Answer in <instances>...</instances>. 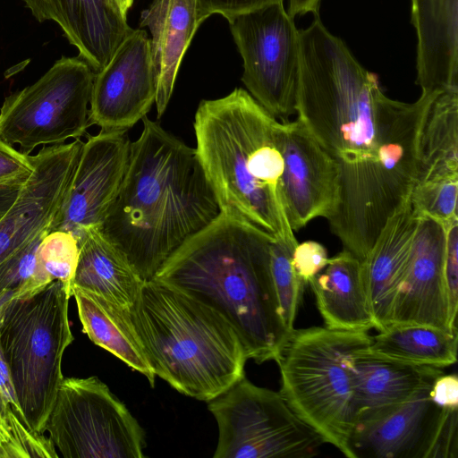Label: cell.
<instances>
[{
    "label": "cell",
    "mask_w": 458,
    "mask_h": 458,
    "mask_svg": "<svg viewBox=\"0 0 458 458\" xmlns=\"http://www.w3.org/2000/svg\"><path fill=\"white\" fill-rule=\"evenodd\" d=\"M299 35L297 119L338 162V204H345L394 165L399 145L387 139L408 104L386 97L318 16Z\"/></svg>",
    "instance_id": "1"
},
{
    "label": "cell",
    "mask_w": 458,
    "mask_h": 458,
    "mask_svg": "<svg viewBox=\"0 0 458 458\" xmlns=\"http://www.w3.org/2000/svg\"><path fill=\"white\" fill-rule=\"evenodd\" d=\"M142 123L99 229L147 282L221 210L196 149L147 116Z\"/></svg>",
    "instance_id": "2"
},
{
    "label": "cell",
    "mask_w": 458,
    "mask_h": 458,
    "mask_svg": "<svg viewBox=\"0 0 458 458\" xmlns=\"http://www.w3.org/2000/svg\"><path fill=\"white\" fill-rule=\"evenodd\" d=\"M270 235L225 211L188 239L153 279L218 311L239 336L248 359L276 360L289 335L270 264Z\"/></svg>",
    "instance_id": "3"
},
{
    "label": "cell",
    "mask_w": 458,
    "mask_h": 458,
    "mask_svg": "<svg viewBox=\"0 0 458 458\" xmlns=\"http://www.w3.org/2000/svg\"><path fill=\"white\" fill-rule=\"evenodd\" d=\"M278 121L236 88L200 101L194 117L195 148L221 211L235 214L275 240L298 243L281 202L284 159Z\"/></svg>",
    "instance_id": "4"
},
{
    "label": "cell",
    "mask_w": 458,
    "mask_h": 458,
    "mask_svg": "<svg viewBox=\"0 0 458 458\" xmlns=\"http://www.w3.org/2000/svg\"><path fill=\"white\" fill-rule=\"evenodd\" d=\"M130 316L156 376L178 392L209 402L244 377L248 357L235 330L182 291L144 282Z\"/></svg>",
    "instance_id": "5"
},
{
    "label": "cell",
    "mask_w": 458,
    "mask_h": 458,
    "mask_svg": "<svg viewBox=\"0 0 458 458\" xmlns=\"http://www.w3.org/2000/svg\"><path fill=\"white\" fill-rule=\"evenodd\" d=\"M368 332L311 327L293 329L276 361L280 394L325 441L352 458L355 423L352 369L370 344Z\"/></svg>",
    "instance_id": "6"
},
{
    "label": "cell",
    "mask_w": 458,
    "mask_h": 458,
    "mask_svg": "<svg viewBox=\"0 0 458 458\" xmlns=\"http://www.w3.org/2000/svg\"><path fill=\"white\" fill-rule=\"evenodd\" d=\"M72 297L55 280L35 294L10 301L0 316V348L30 428L45 426L64 377L61 365L73 341L68 318Z\"/></svg>",
    "instance_id": "7"
},
{
    "label": "cell",
    "mask_w": 458,
    "mask_h": 458,
    "mask_svg": "<svg viewBox=\"0 0 458 458\" xmlns=\"http://www.w3.org/2000/svg\"><path fill=\"white\" fill-rule=\"evenodd\" d=\"M94 78L80 57L55 61L36 82L5 98L0 108V140L30 155L39 145L85 136L91 126Z\"/></svg>",
    "instance_id": "8"
},
{
    "label": "cell",
    "mask_w": 458,
    "mask_h": 458,
    "mask_svg": "<svg viewBox=\"0 0 458 458\" xmlns=\"http://www.w3.org/2000/svg\"><path fill=\"white\" fill-rule=\"evenodd\" d=\"M218 425L215 458H311L326 444L278 392L243 377L209 401Z\"/></svg>",
    "instance_id": "9"
},
{
    "label": "cell",
    "mask_w": 458,
    "mask_h": 458,
    "mask_svg": "<svg viewBox=\"0 0 458 458\" xmlns=\"http://www.w3.org/2000/svg\"><path fill=\"white\" fill-rule=\"evenodd\" d=\"M65 458H143L145 434L97 377H63L45 433Z\"/></svg>",
    "instance_id": "10"
},
{
    "label": "cell",
    "mask_w": 458,
    "mask_h": 458,
    "mask_svg": "<svg viewBox=\"0 0 458 458\" xmlns=\"http://www.w3.org/2000/svg\"><path fill=\"white\" fill-rule=\"evenodd\" d=\"M243 61L242 81L275 117L296 113L299 30L283 3L270 4L228 20Z\"/></svg>",
    "instance_id": "11"
},
{
    "label": "cell",
    "mask_w": 458,
    "mask_h": 458,
    "mask_svg": "<svg viewBox=\"0 0 458 458\" xmlns=\"http://www.w3.org/2000/svg\"><path fill=\"white\" fill-rule=\"evenodd\" d=\"M431 386L403 403L359 418L350 437L352 458H456L457 408L436 404Z\"/></svg>",
    "instance_id": "12"
},
{
    "label": "cell",
    "mask_w": 458,
    "mask_h": 458,
    "mask_svg": "<svg viewBox=\"0 0 458 458\" xmlns=\"http://www.w3.org/2000/svg\"><path fill=\"white\" fill-rule=\"evenodd\" d=\"M276 140L284 159L281 202L290 228L328 219L339 202L338 162L298 119L278 122Z\"/></svg>",
    "instance_id": "13"
},
{
    "label": "cell",
    "mask_w": 458,
    "mask_h": 458,
    "mask_svg": "<svg viewBox=\"0 0 458 458\" xmlns=\"http://www.w3.org/2000/svg\"><path fill=\"white\" fill-rule=\"evenodd\" d=\"M84 141L54 144L31 156L33 170L13 204L0 219V264L51 225L78 165Z\"/></svg>",
    "instance_id": "14"
},
{
    "label": "cell",
    "mask_w": 458,
    "mask_h": 458,
    "mask_svg": "<svg viewBox=\"0 0 458 458\" xmlns=\"http://www.w3.org/2000/svg\"><path fill=\"white\" fill-rule=\"evenodd\" d=\"M157 77L146 30H131L95 73L89 119L101 131H128L155 103Z\"/></svg>",
    "instance_id": "15"
},
{
    "label": "cell",
    "mask_w": 458,
    "mask_h": 458,
    "mask_svg": "<svg viewBox=\"0 0 458 458\" xmlns=\"http://www.w3.org/2000/svg\"><path fill=\"white\" fill-rule=\"evenodd\" d=\"M131 140L126 131L89 135L51 231L72 233L99 227L114 204L123 180Z\"/></svg>",
    "instance_id": "16"
},
{
    "label": "cell",
    "mask_w": 458,
    "mask_h": 458,
    "mask_svg": "<svg viewBox=\"0 0 458 458\" xmlns=\"http://www.w3.org/2000/svg\"><path fill=\"white\" fill-rule=\"evenodd\" d=\"M445 255V228L429 217L420 216L390 325H425L458 331L450 321Z\"/></svg>",
    "instance_id": "17"
},
{
    "label": "cell",
    "mask_w": 458,
    "mask_h": 458,
    "mask_svg": "<svg viewBox=\"0 0 458 458\" xmlns=\"http://www.w3.org/2000/svg\"><path fill=\"white\" fill-rule=\"evenodd\" d=\"M420 216L409 198L387 220L361 261L374 328L390 325L397 292L408 267Z\"/></svg>",
    "instance_id": "18"
},
{
    "label": "cell",
    "mask_w": 458,
    "mask_h": 458,
    "mask_svg": "<svg viewBox=\"0 0 458 458\" xmlns=\"http://www.w3.org/2000/svg\"><path fill=\"white\" fill-rule=\"evenodd\" d=\"M458 0H412L421 94L458 89Z\"/></svg>",
    "instance_id": "19"
},
{
    "label": "cell",
    "mask_w": 458,
    "mask_h": 458,
    "mask_svg": "<svg viewBox=\"0 0 458 458\" xmlns=\"http://www.w3.org/2000/svg\"><path fill=\"white\" fill-rule=\"evenodd\" d=\"M202 22L197 0H152L141 13L140 27L148 28L151 35L158 118L168 106L184 54Z\"/></svg>",
    "instance_id": "20"
},
{
    "label": "cell",
    "mask_w": 458,
    "mask_h": 458,
    "mask_svg": "<svg viewBox=\"0 0 458 458\" xmlns=\"http://www.w3.org/2000/svg\"><path fill=\"white\" fill-rule=\"evenodd\" d=\"M443 373L441 368L389 359L369 347L362 350L352 369L355 421L408 401Z\"/></svg>",
    "instance_id": "21"
},
{
    "label": "cell",
    "mask_w": 458,
    "mask_h": 458,
    "mask_svg": "<svg viewBox=\"0 0 458 458\" xmlns=\"http://www.w3.org/2000/svg\"><path fill=\"white\" fill-rule=\"evenodd\" d=\"M329 328L368 332L374 328L361 261L343 250L309 284Z\"/></svg>",
    "instance_id": "22"
},
{
    "label": "cell",
    "mask_w": 458,
    "mask_h": 458,
    "mask_svg": "<svg viewBox=\"0 0 458 458\" xmlns=\"http://www.w3.org/2000/svg\"><path fill=\"white\" fill-rule=\"evenodd\" d=\"M55 21L96 73L131 28L113 0H53Z\"/></svg>",
    "instance_id": "23"
},
{
    "label": "cell",
    "mask_w": 458,
    "mask_h": 458,
    "mask_svg": "<svg viewBox=\"0 0 458 458\" xmlns=\"http://www.w3.org/2000/svg\"><path fill=\"white\" fill-rule=\"evenodd\" d=\"M78 242L80 250L72 287L89 291L130 309L144 281L124 254L98 226L83 230Z\"/></svg>",
    "instance_id": "24"
},
{
    "label": "cell",
    "mask_w": 458,
    "mask_h": 458,
    "mask_svg": "<svg viewBox=\"0 0 458 458\" xmlns=\"http://www.w3.org/2000/svg\"><path fill=\"white\" fill-rule=\"evenodd\" d=\"M458 177V89L431 94L421 114L414 185Z\"/></svg>",
    "instance_id": "25"
},
{
    "label": "cell",
    "mask_w": 458,
    "mask_h": 458,
    "mask_svg": "<svg viewBox=\"0 0 458 458\" xmlns=\"http://www.w3.org/2000/svg\"><path fill=\"white\" fill-rule=\"evenodd\" d=\"M72 295L77 304L83 332L89 338L143 374L153 387L156 374L132 325L130 309L75 286Z\"/></svg>",
    "instance_id": "26"
},
{
    "label": "cell",
    "mask_w": 458,
    "mask_h": 458,
    "mask_svg": "<svg viewBox=\"0 0 458 458\" xmlns=\"http://www.w3.org/2000/svg\"><path fill=\"white\" fill-rule=\"evenodd\" d=\"M458 331L425 325H390L371 336L376 354L418 365L445 368L457 360Z\"/></svg>",
    "instance_id": "27"
},
{
    "label": "cell",
    "mask_w": 458,
    "mask_h": 458,
    "mask_svg": "<svg viewBox=\"0 0 458 458\" xmlns=\"http://www.w3.org/2000/svg\"><path fill=\"white\" fill-rule=\"evenodd\" d=\"M58 457L48 437L33 431L12 410L0 386V458Z\"/></svg>",
    "instance_id": "28"
},
{
    "label": "cell",
    "mask_w": 458,
    "mask_h": 458,
    "mask_svg": "<svg viewBox=\"0 0 458 458\" xmlns=\"http://www.w3.org/2000/svg\"><path fill=\"white\" fill-rule=\"evenodd\" d=\"M297 244L283 240H274L270 244L272 277L281 315L289 333L294 329V321L306 285L292 264L293 251Z\"/></svg>",
    "instance_id": "29"
},
{
    "label": "cell",
    "mask_w": 458,
    "mask_h": 458,
    "mask_svg": "<svg viewBox=\"0 0 458 458\" xmlns=\"http://www.w3.org/2000/svg\"><path fill=\"white\" fill-rule=\"evenodd\" d=\"M79 250L77 238L72 233L62 230L48 232L38 250L41 272L49 282L58 280L64 283L71 295Z\"/></svg>",
    "instance_id": "30"
},
{
    "label": "cell",
    "mask_w": 458,
    "mask_h": 458,
    "mask_svg": "<svg viewBox=\"0 0 458 458\" xmlns=\"http://www.w3.org/2000/svg\"><path fill=\"white\" fill-rule=\"evenodd\" d=\"M458 177H445L414 185L410 199L420 216L445 228L457 216Z\"/></svg>",
    "instance_id": "31"
},
{
    "label": "cell",
    "mask_w": 458,
    "mask_h": 458,
    "mask_svg": "<svg viewBox=\"0 0 458 458\" xmlns=\"http://www.w3.org/2000/svg\"><path fill=\"white\" fill-rule=\"evenodd\" d=\"M445 276L450 321L457 329L458 310V219L445 227Z\"/></svg>",
    "instance_id": "32"
},
{
    "label": "cell",
    "mask_w": 458,
    "mask_h": 458,
    "mask_svg": "<svg viewBox=\"0 0 458 458\" xmlns=\"http://www.w3.org/2000/svg\"><path fill=\"white\" fill-rule=\"evenodd\" d=\"M326 248L315 241L298 243L292 255L293 267L305 284L320 273L328 262Z\"/></svg>",
    "instance_id": "33"
},
{
    "label": "cell",
    "mask_w": 458,
    "mask_h": 458,
    "mask_svg": "<svg viewBox=\"0 0 458 458\" xmlns=\"http://www.w3.org/2000/svg\"><path fill=\"white\" fill-rule=\"evenodd\" d=\"M284 0H197L199 14L204 21L212 14H220L225 19L231 18L270 4L283 3Z\"/></svg>",
    "instance_id": "34"
},
{
    "label": "cell",
    "mask_w": 458,
    "mask_h": 458,
    "mask_svg": "<svg viewBox=\"0 0 458 458\" xmlns=\"http://www.w3.org/2000/svg\"><path fill=\"white\" fill-rule=\"evenodd\" d=\"M32 170L30 155H23L0 140V183L29 177Z\"/></svg>",
    "instance_id": "35"
},
{
    "label": "cell",
    "mask_w": 458,
    "mask_h": 458,
    "mask_svg": "<svg viewBox=\"0 0 458 458\" xmlns=\"http://www.w3.org/2000/svg\"><path fill=\"white\" fill-rule=\"evenodd\" d=\"M429 395L431 400L443 408H458V377L456 374L437 377L433 382Z\"/></svg>",
    "instance_id": "36"
},
{
    "label": "cell",
    "mask_w": 458,
    "mask_h": 458,
    "mask_svg": "<svg viewBox=\"0 0 458 458\" xmlns=\"http://www.w3.org/2000/svg\"><path fill=\"white\" fill-rule=\"evenodd\" d=\"M29 177H21L0 183V219L13 204Z\"/></svg>",
    "instance_id": "37"
},
{
    "label": "cell",
    "mask_w": 458,
    "mask_h": 458,
    "mask_svg": "<svg viewBox=\"0 0 458 458\" xmlns=\"http://www.w3.org/2000/svg\"><path fill=\"white\" fill-rule=\"evenodd\" d=\"M320 2L321 0H290L287 13L292 18L307 13L318 16Z\"/></svg>",
    "instance_id": "38"
},
{
    "label": "cell",
    "mask_w": 458,
    "mask_h": 458,
    "mask_svg": "<svg viewBox=\"0 0 458 458\" xmlns=\"http://www.w3.org/2000/svg\"><path fill=\"white\" fill-rule=\"evenodd\" d=\"M26 6L32 13H41L52 6V0H23Z\"/></svg>",
    "instance_id": "39"
},
{
    "label": "cell",
    "mask_w": 458,
    "mask_h": 458,
    "mask_svg": "<svg viewBox=\"0 0 458 458\" xmlns=\"http://www.w3.org/2000/svg\"><path fill=\"white\" fill-rule=\"evenodd\" d=\"M118 6L123 14L127 16L128 10L131 7L132 0H113Z\"/></svg>",
    "instance_id": "40"
},
{
    "label": "cell",
    "mask_w": 458,
    "mask_h": 458,
    "mask_svg": "<svg viewBox=\"0 0 458 458\" xmlns=\"http://www.w3.org/2000/svg\"><path fill=\"white\" fill-rule=\"evenodd\" d=\"M132 1H134V0H132Z\"/></svg>",
    "instance_id": "41"
}]
</instances>
